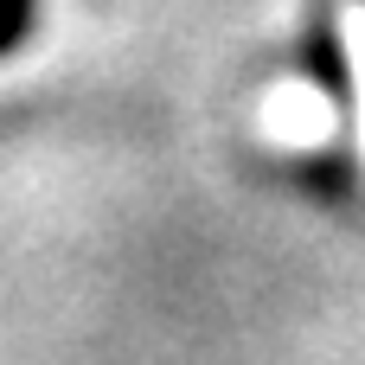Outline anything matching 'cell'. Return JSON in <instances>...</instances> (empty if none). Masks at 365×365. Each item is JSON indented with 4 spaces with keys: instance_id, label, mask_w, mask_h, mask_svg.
Masks as SVG:
<instances>
[{
    "instance_id": "obj_1",
    "label": "cell",
    "mask_w": 365,
    "mask_h": 365,
    "mask_svg": "<svg viewBox=\"0 0 365 365\" xmlns=\"http://www.w3.org/2000/svg\"><path fill=\"white\" fill-rule=\"evenodd\" d=\"M302 71L314 77V90H321L334 109H353V64H346V45H340V32H334L327 19L302 38Z\"/></svg>"
},
{
    "instance_id": "obj_2",
    "label": "cell",
    "mask_w": 365,
    "mask_h": 365,
    "mask_svg": "<svg viewBox=\"0 0 365 365\" xmlns=\"http://www.w3.org/2000/svg\"><path fill=\"white\" fill-rule=\"evenodd\" d=\"M38 19V0H0V51H13Z\"/></svg>"
}]
</instances>
